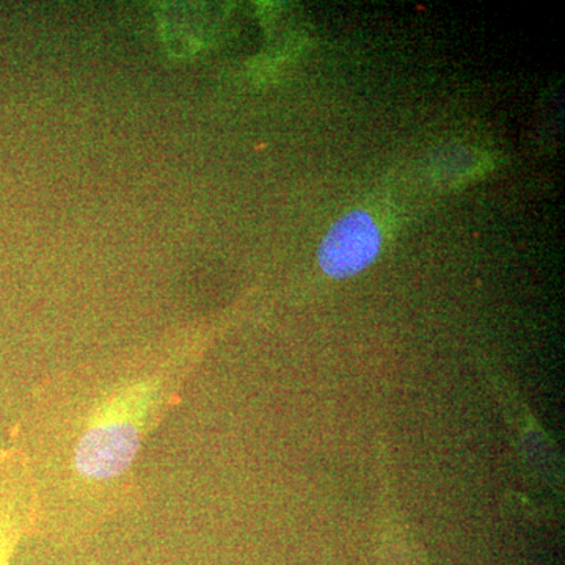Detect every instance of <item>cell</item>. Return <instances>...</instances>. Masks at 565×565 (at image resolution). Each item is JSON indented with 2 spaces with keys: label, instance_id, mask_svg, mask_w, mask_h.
I'll list each match as a JSON object with an SVG mask.
<instances>
[{
  "label": "cell",
  "instance_id": "3957f363",
  "mask_svg": "<svg viewBox=\"0 0 565 565\" xmlns=\"http://www.w3.org/2000/svg\"><path fill=\"white\" fill-rule=\"evenodd\" d=\"M33 533V497L24 479L0 473V565H9L25 534Z\"/></svg>",
  "mask_w": 565,
  "mask_h": 565
},
{
  "label": "cell",
  "instance_id": "6da1fadb",
  "mask_svg": "<svg viewBox=\"0 0 565 565\" xmlns=\"http://www.w3.org/2000/svg\"><path fill=\"white\" fill-rule=\"evenodd\" d=\"M195 360L181 340L39 386L14 446L32 478L33 534L79 542L134 508L141 449L180 403Z\"/></svg>",
  "mask_w": 565,
  "mask_h": 565
},
{
  "label": "cell",
  "instance_id": "7a4b0ae2",
  "mask_svg": "<svg viewBox=\"0 0 565 565\" xmlns=\"http://www.w3.org/2000/svg\"><path fill=\"white\" fill-rule=\"evenodd\" d=\"M382 234L366 211H352L334 223L319 247V266L332 278L363 273L381 252Z\"/></svg>",
  "mask_w": 565,
  "mask_h": 565
}]
</instances>
